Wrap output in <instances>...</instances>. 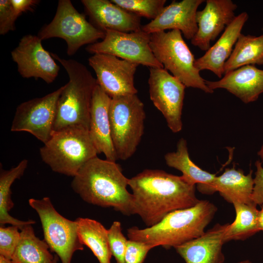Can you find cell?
<instances>
[{"instance_id": "obj_33", "label": "cell", "mask_w": 263, "mask_h": 263, "mask_svg": "<svg viewBox=\"0 0 263 263\" xmlns=\"http://www.w3.org/2000/svg\"><path fill=\"white\" fill-rule=\"evenodd\" d=\"M153 248L148 244L129 240L124 263H143L149 251Z\"/></svg>"}, {"instance_id": "obj_4", "label": "cell", "mask_w": 263, "mask_h": 263, "mask_svg": "<svg viewBox=\"0 0 263 263\" xmlns=\"http://www.w3.org/2000/svg\"><path fill=\"white\" fill-rule=\"evenodd\" d=\"M51 54L63 67L69 77L57 100L53 130L76 128L89 131L96 79L86 66L77 60L62 58L52 53Z\"/></svg>"}, {"instance_id": "obj_18", "label": "cell", "mask_w": 263, "mask_h": 263, "mask_svg": "<svg viewBox=\"0 0 263 263\" xmlns=\"http://www.w3.org/2000/svg\"><path fill=\"white\" fill-rule=\"evenodd\" d=\"M111 98L97 84L94 90L90 111L89 134L98 153L106 159L117 160L111 135L109 108Z\"/></svg>"}, {"instance_id": "obj_25", "label": "cell", "mask_w": 263, "mask_h": 263, "mask_svg": "<svg viewBox=\"0 0 263 263\" xmlns=\"http://www.w3.org/2000/svg\"><path fill=\"white\" fill-rule=\"evenodd\" d=\"M80 239L89 247L99 263H111L112 256L108 237V229L99 222L87 218L75 220Z\"/></svg>"}, {"instance_id": "obj_13", "label": "cell", "mask_w": 263, "mask_h": 263, "mask_svg": "<svg viewBox=\"0 0 263 263\" xmlns=\"http://www.w3.org/2000/svg\"><path fill=\"white\" fill-rule=\"evenodd\" d=\"M88 62L97 84L111 98L137 93L134 78L139 64L104 54H93Z\"/></svg>"}, {"instance_id": "obj_37", "label": "cell", "mask_w": 263, "mask_h": 263, "mask_svg": "<svg viewBox=\"0 0 263 263\" xmlns=\"http://www.w3.org/2000/svg\"><path fill=\"white\" fill-rule=\"evenodd\" d=\"M257 155L260 159L261 162L263 164V145L257 152Z\"/></svg>"}, {"instance_id": "obj_19", "label": "cell", "mask_w": 263, "mask_h": 263, "mask_svg": "<svg viewBox=\"0 0 263 263\" xmlns=\"http://www.w3.org/2000/svg\"><path fill=\"white\" fill-rule=\"evenodd\" d=\"M208 87L214 91L224 89L245 104L258 100L263 93V70L255 65H246L229 72L217 81L206 80Z\"/></svg>"}, {"instance_id": "obj_27", "label": "cell", "mask_w": 263, "mask_h": 263, "mask_svg": "<svg viewBox=\"0 0 263 263\" xmlns=\"http://www.w3.org/2000/svg\"><path fill=\"white\" fill-rule=\"evenodd\" d=\"M255 64L263 65V35L257 37L241 34L225 63V74L244 66Z\"/></svg>"}, {"instance_id": "obj_24", "label": "cell", "mask_w": 263, "mask_h": 263, "mask_svg": "<svg viewBox=\"0 0 263 263\" xmlns=\"http://www.w3.org/2000/svg\"><path fill=\"white\" fill-rule=\"evenodd\" d=\"M44 240L37 237L32 225L25 226L20 232V238L13 254V263H53L55 256Z\"/></svg>"}, {"instance_id": "obj_9", "label": "cell", "mask_w": 263, "mask_h": 263, "mask_svg": "<svg viewBox=\"0 0 263 263\" xmlns=\"http://www.w3.org/2000/svg\"><path fill=\"white\" fill-rule=\"evenodd\" d=\"M29 204L39 217L44 239L50 249L62 263H71L74 253L84 249L75 220H70L59 213L49 197L30 199Z\"/></svg>"}, {"instance_id": "obj_29", "label": "cell", "mask_w": 263, "mask_h": 263, "mask_svg": "<svg viewBox=\"0 0 263 263\" xmlns=\"http://www.w3.org/2000/svg\"><path fill=\"white\" fill-rule=\"evenodd\" d=\"M126 11L151 20L155 19L165 7L166 0H111Z\"/></svg>"}, {"instance_id": "obj_5", "label": "cell", "mask_w": 263, "mask_h": 263, "mask_svg": "<svg viewBox=\"0 0 263 263\" xmlns=\"http://www.w3.org/2000/svg\"><path fill=\"white\" fill-rule=\"evenodd\" d=\"M39 152L53 171L73 177L98 154L89 131L76 128L54 131Z\"/></svg>"}, {"instance_id": "obj_7", "label": "cell", "mask_w": 263, "mask_h": 263, "mask_svg": "<svg viewBox=\"0 0 263 263\" xmlns=\"http://www.w3.org/2000/svg\"><path fill=\"white\" fill-rule=\"evenodd\" d=\"M111 135L118 159L126 160L136 150L144 131V105L136 94L111 98Z\"/></svg>"}, {"instance_id": "obj_38", "label": "cell", "mask_w": 263, "mask_h": 263, "mask_svg": "<svg viewBox=\"0 0 263 263\" xmlns=\"http://www.w3.org/2000/svg\"><path fill=\"white\" fill-rule=\"evenodd\" d=\"M0 263H13L11 260L6 259L3 256L0 255Z\"/></svg>"}, {"instance_id": "obj_26", "label": "cell", "mask_w": 263, "mask_h": 263, "mask_svg": "<svg viewBox=\"0 0 263 263\" xmlns=\"http://www.w3.org/2000/svg\"><path fill=\"white\" fill-rule=\"evenodd\" d=\"M28 165V160L23 159L18 165L9 170H4L0 167V224L18 226L21 230L25 226L33 225L32 220L20 221L11 216L9 211L14 207L11 199V187L14 181L19 179L24 174Z\"/></svg>"}, {"instance_id": "obj_11", "label": "cell", "mask_w": 263, "mask_h": 263, "mask_svg": "<svg viewBox=\"0 0 263 263\" xmlns=\"http://www.w3.org/2000/svg\"><path fill=\"white\" fill-rule=\"evenodd\" d=\"M148 79L150 100L162 113L174 133L183 127L182 113L186 87L164 68H150Z\"/></svg>"}, {"instance_id": "obj_6", "label": "cell", "mask_w": 263, "mask_h": 263, "mask_svg": "<svg viewBox=\"0 0 263 263\" xmlns=\"http://www.w3.org/2000/svg\"><path fill=\"white\" fill-rule=\"evenodd\" d=\"M150 45L156 59L186 88L200 89L208 94L214 92L195 67L194 55L181 31L173 30L152 33Z\"/></svg>"}, {"instance_id": "obj_34", "label": "cell", "mask_w": 263, "mask_h": 263, "mask_svg": "<svg viewBox=\"0 0 263 263\" xmlns=\"http://www.w3.org/2000/svg\"><path fill=\"white\" fill-rule=\"evenodd\" d=\"M260 160L255 163L256 171L253 178L254 186L251 196L252 202L256 205H263V167Z\"/></svg>"}, {"instance_id": "obj_14", "label": "cell", "mask_w": 263, "mask_h": 263, "mask_svg": "<svg viewBox=\"0 0 263 263\" xmlns=\"http://www.w3.org/2000/svg\"><path fill=\"white\" fill-rule=\"evenodd\" d=\"M38 36L26 35L11 53L18 71L23 78H40L47 84L57 77L60 67L51 53L45 50Z\"/></svg>"}, {"instance_id": "obj_22", "label": "cell", "mask_w": 263, "mask_h": 263, "mask_svg": "<svg viewBox=\"0 0 263 263\" xmlns=\"http://www.w3.org/2000/svg\"><path fill=\"white\" fill-rule=\"evenodd\" d=\"M166 164L182 173V176L190 184L197 185V188L202 194L211 195L214 193L213 182L216 174L202 169L190 159L186 140L181 138L177 144L175 151L165 155Z\"/></svg>"}, {"instance_id": "obj_41", "label": "cell", "mask_w": 263, "mask_h": 263, "mask_svg": "<svg viewBox=\"0 0 263 263\" xmlns=\"http://www.w3.org/2000/svg\"><path fill=\"white\" fill-rule=\"evenodd\" d=\"M262 30L263 31V28H262Z\"/></svg>"}, {"instance_id": "obj_16", "label": "cell", "mask_w": 263, "mask_h": 263, "mask_svg": "<svg viewBox=\"0 0 263 263\" xmlns=\"http://www.w3.org/2000/svg\"><path fill=\"white\" fill-rule=\"evenodd\" d=\"M204 1V0H173L164 7L155 19L142 26L141 29L150 34L166 30H179L186 38L191 40L198 29L196 19L197 9Z\"/></svg>"}, {"instance_id": "obj_40", "label": "cell", "mask_w": 263, "mask_h": 263, "mask_svg": "<svg viewBox=\"0 0 263 263\" xmlns=\"http://www.w3.org/2000/svg\"><path fill=\"white\" fill-rule=\"evenodd\" d=\"M54 256H55V257H54V260L53 263H57L59 258L56 255H55Z\"/></svg>"}, {"instance_id": "obj_32", "label": "cell", "mask_w": 263, "mask_h": 263, "mask_svg": "<svg viewBox=\"0 0 263 263\" xmlns=\"http://www.w3.org/2000/svg\"><path fill=\"white\" fill-rule=\"evenodd\" d=\"M19 15L14 10L11 0H0V34L15 29V21Z\"/></svg>"}, {"instance_id": "obj_23", "label": "cell", "mask_w": 263, "mask_h": 263, "mask_svg": "<svg viewBox=\"0 0 263 263\" xmlns=\"http://www.w3.org/2000/svg\"><path fill=\"white\" fill-rule=\"evenodd\" d=\"M252 169L247 174L235 167L227 168L219 176H216L212 185L214 193L218 192L228 203L231 204L254 203L251 199L254 182Z\"/></svg>"}, {"instance_id": "obj_39", "label": "cell", "mask_w": 263, "mask_h": 263, "mask_svg": "<svg viewBox=\"0 0 263 263\" xmlns=\"http://www.w3.org/2000/svg\"><path fill=\"white\" fill-rule=\"evenodd\" d=\"M235 263H252L248 260H245L239 261Z\"/></svg>"}, {"instance_id": "obj_28", "label": "cell", "mask_w": 263, "mask_h": 263, "mask_svg": "<svg viewBox=\"0 0 263 263\" xmlns=\"http://www.w3.org/2000/svg\"><path fill=\"white\" fill-rule=\"evenodd\" d=\"M236 212L235 220L228 224L224 234L225 243L232 240L244 241L260 231L259 210L254 203L233 204Z\"/></svg>"}, {"instance_id": "obj_21", "label": "cell", "mask_w": 263, "mask_h": 263, "mask_svg": "<svg viewBox=\"0 0 263 263\" xmlns=\"http://www.w3.org/2000/svg\"><path fill=\"white\" fill-rule=\"evenodd\" d=\"M248 19V15L245 12L236 16L215 43L203 56L195 59V67L200 72L205 70L210 71L221 78L225 74V63L230 57Z\"/></svg>"}, {"instance_id": "obj_12", "label": "cell", "mask_w": 263, "mask_h": 263, "mask_svg": "<svg viewBox=\"0 0 263 263\" xmlns=\"http://www.w3.org/2000/svg\"><path fill=\"white\" fill-rule=\"evenodd\" d=\"M63 86L41 97L20 103L17 108L11 131L28 132L45 144L54 130L58 99Z\"/></svg>"}, {"instance_id": "obj_2", "label": "cell", "mask_w": 263, "mask_h": 263, "mask_svg": "<svg viewBox=\"0 0 263 263\" xmlns=\"http://www.w3.org/2000/svg\"><path fill=\"white\" fill-rule=\"evenodd\" d=\"M129 181L119 164L97 156L80 169L71 187L84 201L129 216L134 209L132 194L127 188Z\"/></svg>"}, {"instance_id": "obj_3", "label": "cell", "mask_w": 263, "mask_h": 263, "mask_svg": "<svg viewBox=\"0 0 263 263\" xmlns=\"http://www.w3.org/2000/svg\"><path fill=\"white\" fill-rule=\"evenodd\" d=\"M217 211L212 203L200 200L193 207L170 212L152 226L143 229L132 227L127 229V236L130 240L154 247L174 248L203 235Z\"/></svg>"}, {"instance_id": "obj_35", "label": "cell", "mask_w": 263, "mask_h": 263, "mask_svg": "<svg viewBox=\"0 0 263 263\" xmlns=\"http://www.w3.org/2000/svg\"><path fill=\"white\" fill-rule=\"evenodd\" d=\"M16 12L20 16L27 11H32L40 2L38 0H11Z\"/></svg>"}, {"instance_id": "obj_30", "label": "cell", "mask_w": 263, "mask_h": 263, "mask_svg": "<svg viewBox=\"0 0 263 263\" xmlns=\"http://www.w3.org/2000/svg\"><path fill=\"white\" fill-rule=\"evenodd\" d=\"M110 250L116 263H124L128 240L122 232L121 223L114 221L108 229Z\"/></svg>"}, {"instance_id": "obj_31", "label": "cell", "mask_w": 263, "mask_h": 263, "mask_svg": "<svg viewBox=\"0 0 263 263\" xmlns=\"http://www.w3.org/2000/svg\"><path fill=\"white\" fill-rule=\"evenodd\" d=\"M19 228L11 225L0 227V255L11 260L20 238Z\"/></svg>"}, {"instance_id": "obj_1", "label": "cell", "mask_w": 263, "mask_h": 263, "mask_svg": "<svg viewBox=\"0 0 263 263\" xmlns=\"http://www.w3.org/2000/svg\"><path fill=\"white\" fill-rule=\"evenodd\" d=\"M134 214L148 227L160 222L170 212L195 206L199 201L195 185L182 176L160 169H145L129 179Z\"/></svg>"}, {"instance_id": "obj_15", "label": "cell", "mask_w": 263, "mask_h": 263, "mask_svg": "<svg viewBox=\"0 0 263 263\" xmlns=\"http://www.w3.org/2000/svg\"><path fill=\"white\" fill-rule=\"evenodd\" d=\"M204 8L197 11L198 29L191 39V44L207 51L210 43L236 17L238 6L231 0H207Z\"/></svg>"}, {"instance_id": "obj_17", "label": "cell", "mask_w": 263, "mask_h": 263, "mask_svg": "<svg viewBox=\"0 0 263 263\" xmlns=\"http://www.w3.org/2000/svg\"><path fill=\"white\" fill-rule=\"evenodd\" d=\"M93 24L105 31L130 33L141 30V17L108 0H82Z\"/></svg>"}, {"instance_id": "obj_8", "label": "cell", "mask_w": 263, "mask_h": 263, "mask_svg": "<svg viewBox=\"0 0 263 263\" xmlns=\"http://www.w3.org/2000/svg\"><path fill=\"white\" fill-rule=\"evenodd\" d=\"M105 32L88 21L85 15L74 7L70 0H59L53 20L43 27L38 34L42 40L58 38L67 44L69 56L75 54L86 44L103 39Z\"/></svg>"}, {"instance_id": "obj_36", "label": "cell", "mask_w": 263, "mask_h": 263, "mask_svg": "<svg viewBox=\"0 0 263 263\" xmlns=\"http://www.w3.org/2000/svg\"><path fill=\"white\" fill-rule=\"evenodd\" d=\"M259 226L260 231H263V205L261 206V209L259 212Z\"/></svg>"}, {"instance_id": "obj_20", "label": "cell", "mask_w": 263, "mask_h": 263, "mask_svg": "<svg viewBox=\"0 0 263 263\" xmlns=\"http://www.w3.org/2000/svg\"><path fill=\"white\" fill-rule=\"evenodd\" d=\"M228 224H216L199 237L174 248L186 263H224L222 249Z\"/></svg>"}, {"instance_id": "obj_10", "label": "cell", "mask_w": 263, "mask_h": 263, "mask_svg": "<svg viewBox=\"0 0 263 263\" xmlns=\"http://www.w3.org/2000/svg\"><path fill=\"white\" fill-rule=\"evenodd\" d=\"M105 32L101 41L86 47L88 53L113 55L150 68H164L150 49V34L142 29L130 33L108 29Z\"/></svg>"}]
</instances>
